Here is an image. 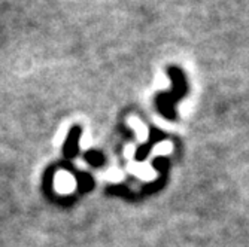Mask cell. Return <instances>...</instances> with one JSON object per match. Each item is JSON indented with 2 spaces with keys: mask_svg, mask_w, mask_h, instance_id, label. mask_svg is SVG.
Masks as SVG:
<instances>
[{
  "mask_svg": "<svg viewBox=\"0 0 249 247\" xmlns=\"http://www.w3.org/2000/svg\"><path fill=\"white\" fill-rule=\"evenodd\" d=\"M79 136H81V130L78 127L72 128L71 132H69V137H67L66 143H64V148H63V153L66 158H72V156L76 155L78 152V140H79Z\"/></svg>",
  "mask_w": 249,
  "mask_h": 247,
  "instance_id": "cell-1",
  "label": "cell"
}]
</instances>
